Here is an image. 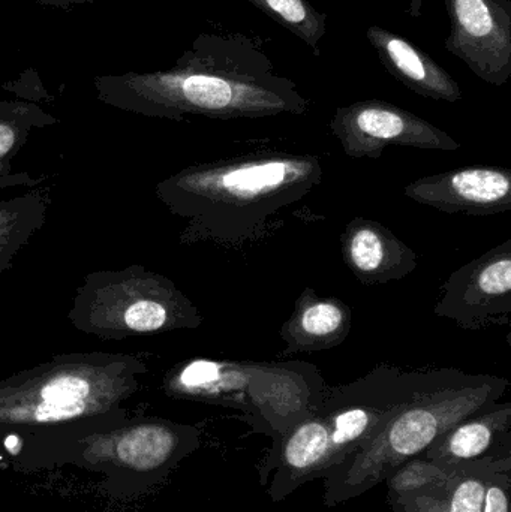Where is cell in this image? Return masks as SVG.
<instances>
[{
	"label": "cell",
	"mask_w": 511,
	"mask_h": 512,
	"mask_svg": "<svg viewBox=\"0 0 511 512\" xmlns=\"http://www.w3.org/2000/svg\"><path fill=\"white\" fill-rule=\"evenodd\" d=\"M68 319L81 333L102 340L195 330L204 321L173 280L143 265L87 274Z\"/></svg>",
	"instance_id": "cell-7"
},
{
	"label": "cell",
	"mask_w": 511,
	"mask_h": 512,
	"mask_svg": "<svg viewBox=\"0 0 511 512\" xmlns=\"http://www.w3.org/2000/svg\"><path fill=\"white\" fill-rule=\"evenodd\" d=\"M57 122L59 119L45 113L35 102L0 101V189L24 183L35 185L29 174L12 171V161L33 129Z\"/></svg>",
	"instance_id": "cell-18"
},
{
	"label": "cell",
	"mask_w": 511,
	"mask_h": 512,
	"mask_svg": "<svg viewBox=\"0 0 511 512\" xmlns=\"http://www.w3.org/2000/svg\"><path fill=\"white\" fill-rule=\"evenodd\" d=\"M419 457L440 465L511 457V403H494L459 421Z\"/></svg>",
	"instance_id": "cell-15"
},
{
	"label": "cell",
	"mask_w": 511,
	"mask_h": 512,
	"mask_svg": "<svg viewBox=\"0 0 511 512\" xmlns=\"http://www.w3.org/2000/svg\"><path fill=\"white\" fill-rule=\"evenodd\" d=\"M511 457L461 465L408 460L386 478L393 512H482L486 483Z\"/></svg>",
	"instance_id": "cell-8"
},
{
	"label": "cell",
	"mask_w": 511,
	"mask_h": 512,
	"mask_svg": "<svg viewBox=\"0 0 511 512\" xmlns=\"http://www.w3.org/2000/svg\"><path fill=\"white\" fill-rule=\"evenodd\" d=\"M404 195L449 215H500L511 210V170L495 165L456 168L414 180Z\"/></svg>",
	"instance_id": "cell-13"
},
{
	"label": "cell",
	"mask_w": 511,
	"mask_h": 512,
	"mask_svg": "<svg viewBox=\"0 0 511 512\" xmlns=\"http://www.w3.org/2000/svg\"><path fill=\"white\" fill-rule=\"evenodd\" d=\"M452 23L446 50L485 83L501 87L511 75L510 0H444Z\"/></svg>",
	"instance_id": "cell-12"
},
{
	"label": "cell",
	"mask_w": 511,
	"mask_h": 512,
	"mask_svg": "<svg viewBox=\"0 0 511 512\" xmlns=\"http://www.w3.org/2000/svg\"><path fill=\"white\" fill-rule=\"evenodd\" d=\"M330 131L345 155L380 159L389 146L455 152L461 143L428 120L380 99L354 102L335 111Z\"/></svg>",
	"instance_id": "cell-9"
},
{
	"label": "cell",
	"mask_w": 511,
	"mask_h": 512,
	"mask_svg": "<svg viewBox=\"0 0 511 512\" xmlns=\"http://www.w3.org/2000/svg\"><path fill=\"white\" fill-rule=\"evenodd\" d=\"M366 36L387 72L417 95L446 102L464 98L455 78L410 39L380 26L369 27Z\"/></svg>",
	"instance_id": "cell-17"
},
{
	"label": "cell",
	"mask_w": 511,
	"mask_h": 512,
	"mask_svg": "<svg viewBox=\"0 0 511 512\" xmlns=\"http://www.w3.org/2000/svg\"><path fill=\"white\" fill-rule=\"evenodd\" d=\"M323 174L317 155L255 152L177 171L156 185V197L185 221L180 242L240 248L258 242Z\"/></svg>",
	"instance_id": "cell-2"
},
{
	"label": "cell",
	"mask_w": 511,
	"mask_h": 512,
	"mask_svg": "<svg viewBox=\"0 0 511 512\" xmlns=\"http://www.w3.org/2000/svg\"><path fill=\"white\" fill-rule=\"evenodd\" d=\"M93 87L108 107L153 119H261L309 110L296 83L242 33H200L173 68L98 75Z\"/></svg>",
	"instance_id": "cell-1"
},
{
	"label": "cell",
	"mask_w": 511,
	"mask_h": 512,
	"mask_svg": "<svg viewBox=\"0 0 511 512\" xmlns=\"http://www.w3.org/2000/svg\"><path fill=\"white\" fill-rule=\"evenodd\" d=\"M511 468L500 469L488 478L482 512H510Z\"/></svg>",
	"instance_id": "cell-21"
},
{
	"label": "cell",
	"mask_w": 511,
	"mask_h": 512,
	"mask_svg": "<svg viewBox=\"0 0 511 512\" xmlns=\"http://www.w3.org/2000/svg\"><path fill=\"white\" fill-rule=\"evenodd\" d=\"M269 15L279 26L290 30L320 56V41L326 35L327 15L312 6L309 0H248Z\"/></svg>",
	"instance_id": "cell-20"
},
{
	"label": "cell",
	"mask_w": 511,
	"mask_h": 512,
	"mask_svg": "<svg viewBox=\"0 0 511 512\" xmlns=\"http://www.w3.org/2000/svg\"><path fill=\"white\" fill-rule=\"evenodd\" d=\"M431 372L380 364L350 384L327 388L320 406L273 448L275 474L267 489L272 502L284 501L341 465L425 385Z\"/></svg>",
	"instance_id": "cell-3"
},
{
	"label": "cell",
	"mask_w": 511,
	"mask_h": 512,
	"mask_svg": "<svg viewBox=\"0 0 511 512\" xmlns=\"http://www.w3.org/2000/svg\"><path fill=\"white\" fill-rule=\"evenodd\" d=\"M509 387V379L501 376L432 370L425 385L378 432L324 475V504H345L384 483L450 427L500 402Z\"/></svg>",
	"instance_id": "cell-4"
},
{
	"label": "cell",
	"mask_w": 511,
	"mask_h": 512,
	"mask_svg": "<svg viewBox=\"0 0 511 512\" xmlns=\"http://www.w3.org/2000/svg\"><path fill=\"white\" fill-rule=\"evenodd\" d=\"M167 396L239 409L258 432L275 444L323 402L327 385L320 369L303 361H263L191 358L164 376Z\"/></svg>",
	"instance_id": "cell-6"
},
{
	"label": "cell",
	"mask_w": 511,
	"mask_h": 512,
	"mask_svg": "<svg viewBox=\"0 0 511 512\" xmlns=\"http://www.w3.org/2000/svg\"><path fill=\"white\" fill-rule=\"evenodd\" d=\"M351 325L353 312L345 301L318 295L308 286L279 331L285 342L282 355L315 354L336 348L350 336Z\"/></svg>",
	"instance_id": "cell-16"
},
{
	"label": "cell",
	"mask_w": 511,
	"mask_h": 512,
	"mask_svg": "<svg viewBox=\"0 0 511 512\" xmlns=\"http://www.w3.org/2000/svg\"><path fill=\"white\" fill-rule=\"evenodd\" d=\"M48 198L41 192L0 200V276L45 224Z\"/></svg>",
	"instance_id": "cell-19"
},
{
	"label": "cell",
	"mask_w": 511,
	"mask_h": 512,
	"mask_svg": "<svg viewBox=\"0 0 511 512\" xmlns=\"http://www.w3.org/2000/svg\"><path fill=\"white\" fill-rule=\"evenodd\" d=\"M83 445L90 463L158 477L200 447V430L162 418H143L113 432L89 436Z\"/></svg>",
	"instance_id": "cell-11"
},
{
	"label": "cell",
	"mask_w": 511,
	"mask_h": 512,
	"mask_svg": "<svg viewBox=\"0 0 511 512\" xmlns=\"http://www.w3.org/2000/svg\"><path fill=\"white\" fill-rule=\"evenodd\" d=\"M341 252L363 285H386L405 279L419 267V255L392 230L374 219H351L341 234Z\"/></svg>",
	"instance_id": "cell-14"
},
{
	"label": "cell",
	"mask_w": 511,
	"mask_h": 512,
	"mask_svg": "<svg viewBox=\"0 0 511 512\" xmlns=\"http://www.w3.org/2000/svg\"><path fill=\"white\" fill-rule=\"evenodd\" d=\"M146 361L71 352L0 381V429L63 426L117 411L147 375Z\"/></svg>",
	"instance_id": "cell-5"
},
{
	"label": "cell",
	"mask_w": 511,
	"mask_h": 512,
	"mask_svg": "<svg viewBox=\"0 0 511 512\" xmlns=\"http://www.w3.org/2000/svg\"><path fill=\"white\" fill-rule=\"evenodd\" d=\"M387 2H393V0H387ZM407 3V12L411 15V17L417 18L422 15L423 0H407Z\"/></svg>",
	"instance_id": "cell-23"
},
{
	"label": "cell",
	"mask_w": 511,
	"mask_h": 512,
	"mask_svg": "<svg viewBox=\"0 0 511 512\" xmlns=\"http://www.w3.org/2000/svg\"><path fill=\"white\" fill-rule=\"evenodd\" d=\"M435 316L467 331L509 327L511 322V239L450 274L441 288Z\"/></svg>",
	"instance_id": "cell-10"
},
{
	"label": "cell",
	"mask_w": 511,
	"mask_h": 512,
	"mask_svg": "<svg viewBox=\"0 0 511 512\" xmlns=\"http://www.w3.org/2000/svg\"><path fill=\"white\" fill-rule=\"evenodd\" d=\"M39 5L53 6V8L69 9L72 6L87 5V3L101 2V0H36Z\"/></svg>",
	"instance_id": "cell-22"
}]
</instances>
